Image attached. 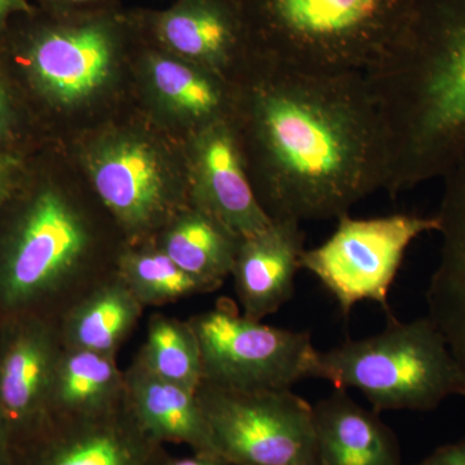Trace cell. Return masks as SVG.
<instances>
[{
  "label": "cell",
  "instance_id": "cell-19",
  "mask_svg": "<svg viewBox=\"0 0 465 465\" xmlns=\"http://www.w3.org/2000/svg\"><path fill=\"white\" fill-rule=\"evenodd\" d=\"M143 309L114 269L60 317L63 345L116 357L136 329Z\"/></svg>",
  "mask_w": 465,
  "mask_h": 465
},
{
  "label": "cell",
  "instance_id": "cell-22",
  "mask_svg": "<svg viewBox=\"0 0 465 465\" xmlns=\"http://www.w3.org/2000/svg\"><path fill=\"white\" fill-rule=\"evenodd\" d=\"M145 64L158 99L195 131L231 118V82L163 50L149 52Z\"/></svg>",
  "mask_w": 465,
  "mask_h": 465
},
{
  "label": "cell",
  "instance_id": "cell-9",
  "mask_svg": "<svg viewBox=\"0 0 465 465\" xmlns=\"http://www.w3.org/2000/svg\"><path fill=\"white\" fill-rule=\"evenodd\" d=\"M134 18L110 11L70 12L34 34L27 65L39 90L61 106L94 99L114 74Z\"/></svg>",
  "mask_w": 465,
  "mask_h": 465
},
{
  "label": "cell",
  "instance_id": "cell-31",
  "mask_svg": "<svg viewBox=\"0 0 465 465\" xmlns=\"http://www.w3.org/2000/svg\"><path fill=\"white\" fill-rule=\"evenodd\" d=\"M12 440L5 424L0 420V465H12Z\"/></svg>",
  "mask_w": 465,
  "mask_h": 465
},
{
  "label": "cell",
  "instance_id": "cell-28",
  "mask_svg": "<svg viewBox=\"0 0 465 465\" xmlns=\"http://www.w3.org/2000/svg\"><path fill=\"white\" fill-rule=\"evenodd\" d=\"M47 2L56 5L60 14H70V12H91L110 9L108 5L113 0H47Z\"/></svg>",
  "mask_w": 465,
  "mask_h": 465
},
{
  "label": "cell",
  "instance_id": "cell-15",
  "mask_svg": "<svg viewBox=\"0 0 465 465\" xmlns=\"http://www.w3.org/2000/svg\"><path fill=\"white\" fill-rule=\"evenodd\" d=\"M304 242L295 220H272L262 232L242 238L232 275L243 316L262 321L292 298Z\"/></svg>",
  "mask_w": 465,
  "mask_h": 465
},
{
  "label": "cell",
  "instance_id": "cell-5",
  "mask_svg": "<svg viewBox=\"0 0 465 465\" xmlns=\"http://www.w3.org/2000/svg\"><path fill=\"white\" fill-rule=\"evenodd\" d=\"M96 234L90 220L63 193L34 198L0 259V307L25 313L47 304L58 320L112 272L94 266Z\"/></svg>",
  "mask_w": 465,
  "mask_h": 465
},
{
  "label": "cell",
  "instance_id": "cell-12",
  "mask_svg": "<svg viewBox=\"0 0 465 465\" xmlns=\"http://www.w3.org/2000/svg\"><path fill=\"white\" fill-rule=\"evenodd\" d=\"M189 164L192 206L206 211L241 238L271 224L253 191L231 118L195 131Z\"/></svg>",
  "mask_w": 465,
  "mask_h": 465
},
{
  "label": "cell",
  "instance_id": "cell-6",
  "mask_svg": "<svg viewBox=\"0 0 465 465\" xmlns=\"http://www.w3.org/2000/svg\"><path fill=\"white\" fill-rule=\"evenodd\" d=\"M217 451L231 465H318L313 405L291 390L195 391Z\"/></svg>",
  "mask_w": 465,
  "mask_h": 465
},
{
  "label": "cell",
  "instance_id": "cell-11",
  "mask_svg": "<svg viewBox=\"0 0 465 465\" xmlns=\"http://www.w3.org/2000/svg\"><path fill=\"white\" fill-rule=\"evenodd\" d=\"M136 18L161 50L229 82L253 56L238 0H177L171 8Z\"/></svg>",
  "mask_w": 465,
  "mask_h": 465
},
{
  "label": "cell",
  "instance_id": "cell-3",
  "mask_svg": "<svg viewBox=\"0 0 465 465\" xmlns=\"http://www.w3.org/2000/svg\"><path fill=\"white\" fill-rule=\"evenodd\" d=\"M253 54L305 72L374 67L405 25L410 0H238Z\"/></svg>",
  "mask_w": 465,
  "mask_h": 465
},
{
  "label": "cell",
  "instance_id": "cell-17",
  "mask_svg": "<svg viewBox=\"0 0 465 465\" xmlns=\"http://www.w3.org/2000/svg\"><path fill=\"white\" fill-rule=\"evenodd\" d=\"M313 409L318 465H402L396 434L347 391H336Z\"/></svg>",
  "mask_w": 465,
  "mask_h": 465
},
{
  "label": "cell",
  "instance_id": "cell-24",
  "mask_svg": "<svg viewBox=\"0 0 465 465\" xmlns=\"http://www.w3.org/2000/svg\"><path fill=\"white\" fill-rule=\"evenodd\" d=\"M115 272L143 308L162 307L211 292L206 284L186 273L154 246L122 251L116 258Z\"/></svg>",
  "mask_w": 465,
  "mask_h": 465
},
{
  "label": "cell",
  "instance_id": "cell-30",
  "mask_svg": "<svg viewBox=\"0 0 465 465\" xmlns=\"http://www.w3.org/2000/svg\"><path fill=\"white\" fill-rule=\"evenodd\" d=\"M11 104H9L8 94L2 81H0V136L7 133L9 124H11Z\"/></svg>",
  "mask_w": 465,
  "mask_h": 465
},
{
  "label": "cell",
  "instance_id": "cell-20",
  "mask_svg": "<svg viewBox=\"0 0 465 465\" xmlns=\"http://www.w3.org/2000/svg\"><path fill=\"white\" fill-rule=\"evenodd\" d=\"M124 402V371L116 357L63 348L48 393V419L103 415Z\"/></svg>",
  "mask_w": 465,
  "mask_h": 465
},
{
  "label": "cell",
  "instance_id": "cell-21",
  "mask_svg": "<svg viewBox=\"0 0 465 465\" xmlns=\"http://www.w3.org/2000/svg\"><path fill=\"white\" fill-rule=\"evenodd\" d=\"M241 240L206 211L191 206L162 229L155 247L213 292L232 274Z\"/></svg>",
  "mask_w": 465,
  "mask_h": 465
},
{
  "label": "cell",
  "instance_id": "cell-14",
  "mask_svg": "<svg viewBox=\"0 0 465 465\" xmlns=\"http://www.w3.org/2000/svg\"><path fill=\"white\" fill-rule=\"evenodd\" d=\"M32 439L26 465H159L168 452L124 403L88 418H51Z\"/></svg>",
  "mask_w": 465,
  "mask_h": 465
},
{
  "label": "cell",
  "instance_id": "cell-16",
  "mask_svg": "<svg viewBox=\"0 0 465 465\" xmlns=\"http://www.w3.org/2000/svg\"><path fill=\"white\" fill-rule=\"evenodd\" d=\"M442 180V198L434 215L440 234V260L425 299L428 317L465 372V155Z\"/></svg>",
  "mask_w": 465,
  "mask_h": 465
},
{
  "label": "cell",
  "instance_id": "cell-29",
  "mask_svg": "<svg viewBox=\"0 0 465 465\" xmlns=\"http://www.w3.org/2000/svg\"><path fill=\"white\" fill-rule=\"evenodd\" d=\"M16 14H33L32 5L26 0H0V26Z\"/></svg>",
  "mask_w": 465,
  "mask_h": 465
},
{
  "label": "cell",
  "instance_id": "cell-26",
  "mask_svg": "<svg viewBox=\"0 0 465 465\" xmlns=\"http://www.w3.org/2000/svg\"><path fill=\"white\" fill-rule=\"evenodd\" d=\"M20 163L16 158L8 154H0V206L7 200L16 180Z\"/></svg>",
  "mask_w": 465,
  "mask_h": 465
},
{
  "label": "cell",
  "instance_id": "cell-4",
  "mask_svg": "<svg viewBox=\"0 0 465 465\" xmlns=\"http://www.w3.org/2000/svg\"><path fill=\"white\" fill-rule=\"evenodd\" d=\"M390 317L381 332L314 351L307 378L336 391H362L375 412L430 411L452 396H465V372L430 317L400 322Z\"/></svg>",
  "mask_w": 465,
  "mask_h": 465
},
{
  "label": "cell",
  "instance_id": "cell-8",
  "mask_svg": "<svg viewBox=\"0 0 465 465\" xmlns=\"http://www.w3.org/2000/svg\"><path fill=\"white\" fill-rule=\"evenodd\" d=\"M200 341L202 381L222 390H291L307 379L311 333L269 326L229 302L189 318Z\"/></svg>",
  "mask_w": 465,
  "mask_h": 465
},
{
  "label": "cell",
  "instance_id": "cell-18",
  "mask_svg": "<svg viewBox=\"0 0 465 465\" xmlns=\"http://www.w3.org/2000/svg\"><path fill=\"white\" fill-rule=\"evenodd\" d=\"M125 403L137 423L162 445L219 454L195 391L150 374L133 361L124 370ZM220 455V454H219Z\"/></svg>",
  "mask_w": 465,
  "mask_h": 465
},
{
  "label": "cell",
  "instance_id": "cell-13",
  "mask_svg": "<svg viewBox=\"0 0 465 465\" xmlns=\"http://www.w3.org/2000/svg\"><path fill=\"white\" fill-rule=\"evenodd\" d=\"M11 331L0 349V420L14 448L48 421V393L64 345L54 318L29 316Z\"/></svg>",
  "mask_w": 465,
  "mask_h": 465
},
{
  "label": "cell",
  "instance_id": "cell-7",
  "mask_svg": "<svg viewBox=\"0 0 465 465\" xmlns=\"http://www.w3.org/2000/svg\"><path fill=\"white\" fill-rule=\"evenodd\" d=\"M436 216L414 213L339 219L331 237L305 250L302 269L314 275L348 316L361 302H374L391 316L388 295L410 244L437 232Z\"/></svg>",
  "mask_w": 465,
  "mask_h": 465
},
{
  "label": "cell",
  "instance_id": "cell-1",
  "mask_svg": "<svg viewBox=\"0 0 465 465\" xmlns=\"http://www.w3.org/2000/svg\"><path fill=\"white\" fill-rule=\"evenodd\" d=\"M231 122L272 220L341 219L387 186L390 150L365 73L305 72L253 54Z\"/></svg>",
  "mask_w": 465,
  "mask_h": 465
},
{
  "label": "cell",
  "instance_id": "cell-27",
  "mask_svg": "<svg viewBox=\"0 0 465 465\" xmlns=\"http://www.w3.org/2000/svg\"><path fill=\"white\" fill-rule=\"evenodd\" d=\"M159 465H231L222 455L213 452H194L188 457L173 458L167 455Z\"/></svg>",
  "mask_w": 465,
  "mask_h": 465
},
{
  "label": "cell",
  "instance_id": "cell-2",
  "mask_svg": "<svg viewBox=\"0 0 465 465\" xmlns=\"http://www.w3.org/2000/svg\"><path fill=\"white\" fill-rule=\"evenodd\" d=\"M365 75L387 133L385 191L442 179L465 155V0H410L399 38Z\"/></svg>",
  "mask_w": 465,
  "mask_h": 465
},
{
  "label": "cell",
  "instance_id": "cell-23",
  "mask_svg": "<svg viewBox=\"0 0 465 465\" xmlns=\"http://www.w3.org/2000/svg\"><path fill=\"white\" fill-rule=\"evenodd\" d=\"M134 361L150 374L188 391H197L203 379L200 341L189 320L153 314Z\"/></svg>",
  "mask_w": 465,
  "mask_h": 465
},
{
  "label": "cell",
  "instance_id": "cell-10",
  "mask_svg": "<svg viewBox=\"0 0 465 465\" xmlns=\"http://www.w3.org/2000/svg\"><path fill=\"white\" fill-rule=\"evenodd\" d=\"M88 167L94 191L131 241L162 231L186 208L158 153L143 140H108L92 152Z\"/></svg>",
  "mask_w": 465,
  "mask_h": 465
},
{
  "label": "cell",
  "instance_id": "cell-25",
  "mask_svg": "<svg viewBox=\"0 0 465 465\" xmlns=\"http://www.w3.org/2000/svg\"><path fill=\"white\" fill-rule=\"evenodd\" d=\"M418 465H465V440L440 446Z\"/></svg>",
  "mask_w": 465,
  "mask_h": 465
}]
</instances>
